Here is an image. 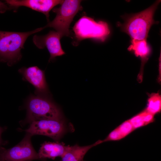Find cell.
I'll list each match as a JSON object with an SVG mask.
<instances>
[{"mask_svg": "<svg viewBox=\"0 0 161 161\" xmlns=\"http://www.w3.org/2000/svg\"><path fill=\"white\" fill-rule=\"evenodd\" d=\"M43 29L40 27L25 32L0 30V62L11 66L19 61L22 57L21 50L27 38Z\"/></svg>", "mask_w": 161, "mask_h": 161, "instance_id": "1", "label": "cell"}, {"mask_svg": "<svg viewBox=\"0 0 161 161\" xmlns=\"http://www.w3.org/2000/svg\"><path fill=\"white\" fill-rule=\"evenodd\" d=\"M52 97L31 95L26 103L27 115L25 121L32 122L41 120L64 119L60 108L54 102Z\"/></svg>", "mask_w": 161, "mask_h": 161, "instance_id": "2", "label": "cell"}, {"mask_svg": "<svg viewBox=\"0 0 161 161\" xmlns=\"http://www.w3.org/2000/svg\"><path fill=\"white\" fill-rule=\"evenodd\" d=\"M160 1H157L148 8L131 15L122 25V30L131 40H147L151 26L156 23L153 17Z\"/></svg>", "mask_w": 161, "mask_h": 161, "instance_id": "3", "label": "cell"}, {"mask_svg": "<svg viewBox=\"0 0 161 161\" xmlns=\"http://www.w3.org/2000/svg\"><path fill=\"white\" fill-rule=\"evenodd\" d=\"M81 2L79 0H63L59 7L53 9L52 11L56 13V16L43 27L44 29L52 27L59 33L62 37L69 36L70 24L77 13L82 9Z\"/></svg>", "mask_w": 161, "mask_h": 161, "instance_id": "4", "label": "cell"}, {"mask_svg": "<svg viewBox=\"0 0 161 161\" xmlns=\"http://www.w3.org/2000/svg\"><path fill=\"white\" fill-rule=\"evenodd\" d=\"M75 37L78 41L92 38L105 41L110 30L108 24L103 21H95L90 17L84 16L75 23L73 27Z\"/></svg>", "mask_w": 161, "mask_h": 161, "instance_id": "5", "label": "cell"}, {"mask_svg": "<svg viewBox=\"0 0 161 161\" xmlns=\"http://www.w3.org/2000/svg\"><path fill=\"white\" fill-rule=\"evenodd\" d=\"M25 131L32 136L41 135L49 137L56 142L68 131L64 119L61 120L44 119L33 121Z\"/></svg>", "mask_w": 161, "mask_h": 161, "instance_id": "6", "label": "cell"}, {"mask_svg": "<svg viewBox=\"0 0 161 161\" xmlns=\"http://www.w3.org/2000/svg\"><path fill=\"white\" fill-rule=\"evenodd\" d=\"M32 136L27 133L18 144L8 149L0 148V161H32L40 160L31 141Z\"/></svg>", "mask_w": 161, "mask_h": 161, "instance_id": "7", "label": "cell"}, {"mask_svg": "<svg viewBox=\"0 0 161 161\" xmlns=\"http://www.w3.org/2000/svg\"><path fill=\"white\" fill-rule=\"evenodd\" d=\"M18 72L23 76V79L29 82L35 88V95L52 97L46 80L45 71L36 66L22 67Z\"/></svg>", "mask_w": 161, "mask_h": 161, "instance_id": "8", "label": "cell"}, {"mask_svg": "<svg viewBox=\"0 0 161 161\" xmlns=\"http://www.w3.org/2000/svg\"><path fill=\"white\" fill-rule=\"evenodd\" d=\"M62 38L58 32L51 30L44 35H34L32 41L39 49L47 48L50 55L49 61L50 62L55 59L56 57L65 54L61 44L60 39Z\"/></svg>", "mask_w": 161, "mask_h": 161, "instance_id": "9", "label": "cell"}, {"mask_svg": "<svg viewBox=\"0 0 161 161\" xmlns=\"http://www.w3.org/2000/svg\"><path fill=\"white\" fill-rule=\"evenodd\" d=\"M62 0H7L5 2L11 8L25 6L44 14L48 21H49V13L54 7L60 4Z\"/></svg>", "mask_w": 161, "mask_h": 161, "instance_id": "10", "label": "cell"}, {"mask_svg": "<svg viewBox=\"0 0 161 161\" xmlns=\"http://www.w3.org/2000/svg\"><path fill=\"white\" fill-rule=\"evenodd\" d=\"M67 146L63 143L45 142L42 145L38 153L40 160H44L47 158L54 160L57 157H61Z\"/></svg>", "mask_w": 161, "mask_h": 161, "instance_id": "11", "label": "cell"}, {"mask_svg": "<svg viewBox=\"0 0 161 161\" xmlns=\"http://www.w3.org/2000/svg\"><path fill=\"white\" fill-rule=\"evenodd\" d=\"M128 49L129 51H133L136 56L141 58V69L137 78L139 81L140 82L143 80V73L144 64L148 61L150 55V47L147 43L146 40H131V44Z\"/></svg>", "mask_w": 161, "mask_h": 161, "instance_id": "12", "label": "cell"}, {"mask_svg": "<svg viewBox=\"0 0 161 161\" xmlns=\"http://www.w3.org/2000/svg\"><path fill=\"white\" fill-rule=\"evenodd\" d=\"M101 143V140H98L92 145L86 146H80L77 144L71 146L68 145L61 157V161H85L84 157L88 151Z\"/></svg>", "mask_w": 161, "mask_h": 161, "instance_id": "13", "label": "cell"}, {"mask_svg": "<svg viewBox=\"0 0 161 161\" xmlns=\"http://www.w3.org/2000/svg\"><path fill=\"white\" fill-rule=\"evenodd\" d=\"M161 109V97L158 93L151 94L148 100L146 110L154 115L160 112Z\"/></svg>", "mask_w": 161, "mask_h": 161, "instance_id": "14", "label": "cell"}, {"mask_svg": "<svg viewBox=\"0 0 161 161\" xmlns=\"http://www.w3.org/2000/svg\"><path fill=\"white\" fill-rule=\"evenodd\" d=\"M117 128L123 138L134 130L129 120L122 123Z\"/></svg>", "mask_w": 161, "mask_h": 161, "instance_id": "15", "label": "cell"}, {"mask_svg": "<svg viewBox=\"0 0 161 161\" xmlns=\"http://www.w3.org/2000/svg\"><path fill=\"white\" fill-rule=\"evenodd\" d=\"M129 120L134 129L145 125L140 113Z\"/></svg>", "mask_w": 161, "mask_h": 161, "instance_id": "16", "label": "cell"}, {"mask_svg": "<svg viewBox=\"0 0 161 161\" xmlns=\"http://www.w3.org/2000/svg\"><path fill=\"white\" fill-rule=\"evenodd\" d=\"M123 138L119 130L117 128L111 132L102 143L108 141L118 140Z\"/></svg>", "mask_w": 161, "mask_h": 161, "instance_id": "17", "label": "cell"}, {"mask_svg": "<svg viewBox=\"0 0 161 161\" xmlns=\"http://www.w3.org/2000/svg\"><path fill=\"white\" fill-rule=\"evenodd\" d=\"M145 125L153 121L154 115L148 112L145 110L140 113Z\"/></svg>", "mask_w": 161, "mask_h": 161, "instance_id": "18", "label": "cell"}, {"mask_svg": "<svg viewBox=\"0 0 161 161\" xmlns=\"http://www.w3.org/2000/svg\"><path fill=\"white\" fill-rule=\"evenodd\" d=\"M11 9L7 4L0 1V13H4L7 10Z\"/></svg>", "mask_w": 161, "mask_h": 161, "instance_id": "19", "label": "cell"}, {"mask_svg": "<svg viewBox=\"0 0 161 161\" xmlns=\"http://www.w3.org/2000/svg\"><path fill=\"white\" fill-rule=\"evenodd\" d=\"M159 76L158 78V80L160 82L161 81V54L159 61Z\"/></svg>", "mask_w": 161, "mask_h": 161, "instance_id": "20", "label": "cell"}, {"mask_svg": "<svg viewBox=\"0 0 161 161\" xmlns=\"http://www.w3.org/2000/svg\"><path fill=\"white\" fill-rule=\"evenodd\" d=\"M3 131V129L0 126V143H1V134Z\"/></svg>", "mask_w": 161, "mask_h": 161, "instance_id": "21", "label": "cell"}]
</instances>
